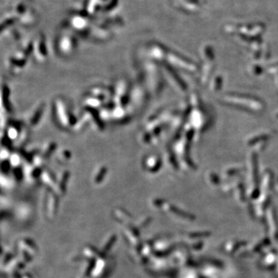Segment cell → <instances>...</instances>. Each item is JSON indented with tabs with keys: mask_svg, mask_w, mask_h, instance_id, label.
I'll return each mask as SVG.
<instances>
[{
	"mask_svg": "<svg viewBox=\"0 0 278 278\" xmlns=\"http://www.w3.org/2000/svg\"><path fill=\"white\" fill-rule=\"evenodd\" d=\"M13 23H14V19H12V18L7 19V20H5L2 24H0V33H1L2 30H5V28L9 27V26H10V25H12Z\"/></svg>",
	"mask_w": 278,
	"mask_h": 278,
	"instance_id": "1",
	"label": "cell"
}]
</instances>
